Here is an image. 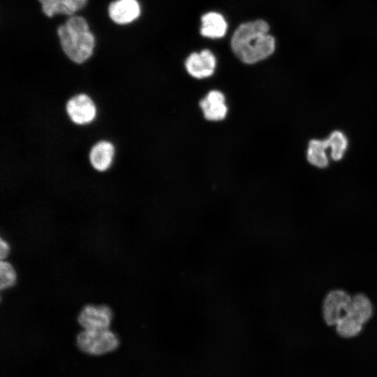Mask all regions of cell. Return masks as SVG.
<instances>
[{
  "instance_id": "5",
  "label": "cell",
  "mask_w": 377,
  "mask_h": 377,
  "mask_svg": "<svg viewBox=\"0 0 377 377\" xmlns=\"http://www.w3.org/2000/svg\"><path fill=\"white\" fill-rule=\"evenodd\" d=\"M113 319L112 309L106 304H87L80 311L77 320L82 330L110 329Z\"/></svg>"
},
{
  "instance_id": "10",
  "label": "cell",
  "mask_w": 377,
  "mask_h": 377,
  "mask_svg": "<svg viewBox=\"0 0 377 377\" xmlns=\"http://www.w3.org/2000/svg\"><path fill=\"white\" fill-rule=\"evenodd\" d=\"M200 107L204 117L209 121H220L223 119L228 112L225 103V96L218 90H212L200 101Z\"/></svg>"
},
{
  "instance_id": "7",
  "label": "cell",
  "mask_w": 377,
  "mask_h": 377,
  "mask_svg": "<svg viewBox=\"0 0 377 377\" xmlns=\"http://www.w3.org/2000/svg\"><path fill=\"white\" fill-rule=\"evenodd\" d=\"M66 112L72 121L78 125H84L91 123L95 119L96 108L89 96L80 94L68 100Z\"/></svg>"
},
{
  "instance_id": "16",
  "label": "cell",
  "mask_w": 377,
  "mask_h": 377,
  "mask_svg": "<svg viewBox=\"0 0 377 377\" xmlns=\"http://www.w3.org/2000/svg\"><path fill=\"white\" fill-rule=\"evenodd\" d=\"M17 274L14 266L6 260L0 262V289L1 291L13 288L17 283Z\"/></svg>"
},
{
  "instance_id": "8",
  "label": "cell",
  "mask_w": 377,
  "mask_h": 377,
  "mask_svg": "<svg viewBox=\"0 0 377 377\" xmlns=\"http://www.w3.org/2000/svg\"><path fill=\"white\" fill-rule=\"evenodd\" d=\"M216 58L209 50L191 54L185 61V67L190 75L197 79L211 76L216 68Z\"/></svg>"
},
{
  "instance_id": "4",
  "label": "cell",
  "mask_w": 377,
  "mask_h": 377,
  "mask_svg": "<svg viewBox=\"0 0 377 377\" xmlns=\"http://www.w3.org/2000/svg\"><path fill=\"white\" fill-rule=\"evenodd\" d=\"M76 344L82 352L99 356L115 350L119 346V339L110 328L82 330L76 337Z\"/></svg>"
},
{
  "instance_id": "3",
  "label": "cell",
  "mask_w": 377,
  "mask_h": 377,
  "mask_svg": "<svg viewBox=\"0 0 377 377\" xmlns=\"http://www.w3.org/2000/svg\"><path fill=\"white\" fill-rule=\"evenodd\" d=\"M372 313L373 306L369 299L364 294L355 295L352 297L348 312L336 325L337 332L346 338L357 335Z\"/></svg>"
},
{
  "instance_id": "13",
  "label": "cell",
  "mask_w": 377,
  "mask_h": 377,
  "mask_svg": "<svg viewBox=\"0 0 377 377\" xmlns=\"http://www.w3.org/2000/svg\"><path fill=\"white\" fill-rule=\"evenodd\" d=\"M200 33L203 36L218 38L223 37L227 30V23L224 17L216 12L205 14L202 18Z\"/></svg>"
},
{
  "instance_id": "2",
  "label": "cell",
  "mask_w": 377,
  "mask_h": 377,
  "mask_svg": "<svg viewBox=\"0 0 377 377\" xmlns=\"http://www.w3.org/2000/svg\"><path fill=\"white\" fill-rule=\"evenodd\" d=\"M57 35L64 52L72 61L82 64L92 55L95 38L84 17L71 16L58 27Z\"/></svg>"
},
{
  "instance_id": "14",
  "label": "cell",
  "mask_w": 377,
  "mask_h": 377,
  "mask_svg": "<svg viewBox=\"0 0 377 377\" xmlns=\"http://www.w3.org/2000/svg\"><path fill=\"white\" fill-rule=\"evenodd\" d=\"M327 149L328 146L325 139L311 140L309 141L307 147V161L316 168H326L329 164V157L327 153Z\"/></svg>"
},
{
  "instance_id": "17",
  "label": "cell",
  "mask_w": 377,
  "mask_h": 377,
  "mask_svg": "<svg viewBox=\"0 0 377 377\" xmlns=\"http://www.w3.org/2000/svg\"><path fill=\"white\" fill-rule=\"evenodd\" d=\"M10 245L3 237L0 239V258L1 260H6L10 253Z\"/></svg>"
},
{
  "instance_id": "15",
  "label": "cell",
  "mask_w": 377,
  "mask_h": 377,
  "mask_svg": "<svg viewBox=\"0 0 377 377\" xmlns=\"http://www.w3.org/2000/svg\"><path fill=\"white\" fill-rule=\"evenodd\" d=\"M325 140L330 151V158L336 161L342 159L348 146L346 135L342 131L336 130L332 131Z\"/></svg>"
},
{
  "instance_id": "1",
  "label": "cell",
  "mask_w": 377,
  "mask_h": 377,
  "mask_svg": "<svg viewBox=\"0 0 377 377\" xmlns=\"http://www.w3.org/2000/svg\"><path fill=\"white\" fill-rule=\"evenodd\" d=\"M269 29L263 20L240 24L231 38V47L237 57L243 63L253 64L270 56L276 43Z\"/></svg>"
},
{
  "instance_id": "11",
  "label": "cell",
  "mask_w": 377,
  "mask_h": 377,
  "mask_svg": "<svg viewBox=\"0 0 377 377\" xmlns=\"http://www.w3.org/2000/svg\"><path fill=\"white\" fill-rule=\"evenodd\" d=\"M114 153V148L111 142L99 141L92 147L89 153L91 165L98 171H105L112 164Z\"/></svg>"
},
{
  "instance_id": "6",
  "label": "cell",
  "mask_w": 377,
  "mask_h": 377,
  "mask_svg": "<svg viewBox=\"0 0 377 377\" xmlns=\"http://www.w3.org/2000/svg\"><path fill=\"white\" fill-rule=\"evenodd\" d=\"M352 297L345 291L334 290L330 292L323 303V316L329 325H336L348 312Z\"/></svg>"
},
{
  "instance_id": "9",
  "label": "cell",
  "mask_w": 377,
  "mask_h": 377,
  "mask_svg": "<svg viewBox=\"0 0 377 377\" xmlns=\"http://www.w3.org/2000/svg\"><path fill=\"white\" fill-rule=\"evenodd\" d=\"M110 19L118 24H127L140 15V6L137 0H116L108 7Z\"/></svg>"
},
{
  "instance_id": "12",
  "label": "cell",
  "mask_w": 377,
  "mask_h": 377,
  "mask_svg": "<svg viewBox=\"0 0 377 377\" xmlns=\"http://www.w3.org/2000/svg\"><path fill=\"white\" fill-rule=\"evenodd\" d=\"M43 13L47 17L55 14L72 15L82 9L87 0H38Z\"/></svg>"
}]
</instances>
